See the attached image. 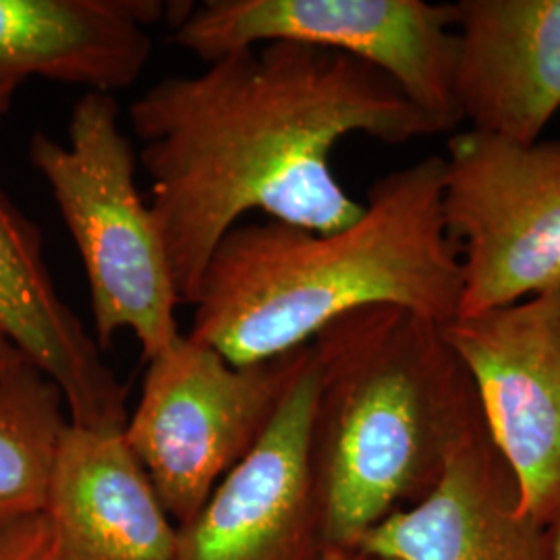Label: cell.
I'll return each instance as SVG.
<instances>
[{"label":"cell","mask_w":560,"mask_h":560,"mask_svg":"<svg viewBox=\"0 0 560 560\" xmlns=\"http://www.w3.org/2000/svg\"><path fill=\"white\" fill-rule=\"evenodd\" d=\"M548 544H546V560H560V513L546 529Z\"/></svg>","instance_id":"obj_20"},{"label":"cell","mask_w":560,"mask_h":560,"mask_svg":"<svg viewBox=\"0 0 560 560\" xmlns=\"http://www.w3.org/2000/svg\"><path fill=\"white\" fill-rule=\"evenodd\" d=\"M316 397L310 342L260 441L179 525L173 560H318L326 540L312 471Z\"/></svg>","instance_id":"obj_9"},{"label":"cell","mask_w":560,"mask_h":560,"mask_svg":"<svg viewBox=\"0 0 560 560\" xmlns=\"http://www.w3.org/2000/svg\"><path fill=\"white\" fill-rule=\"evenodd\" d=\"M173 42L200 57L268 42H301L363 60L441 125H460L455 104L453 4L425 0H203L173 20Z\"/></svg>","instance_id":"obj_7"},{"label":"cell","mask_w":560,"mask_h":560,"mask_svg":"<svg viewBox=\"0 0 560 560\" xmlns=\"http://www.w3.org/2000/svg\"><path fill=\"white\" fill-rule=\"evenodd\" d=\"M459 249L442 219V156L376 180L360 219L335 233L237 224L201 280L189 337L233 365L310 345L330 322L372 305L430 320L459 314Z\"/></svg>","instance_id":"obj_2"},{"label":"cell","mask_w":560,"mask_h":560,"mask_svg":"<svg viewBox=\"0 0 560 560\" xmlns=\"http://www.w3.org/2000/svg\"><path fill=\"white\" fill-rule=\"evenodd\" d=\"M318 397L312 471L328 544H358L421 501L483 423L476 386L441 322L372 305L312 340Z\"/></svg>","instance_id":"obj_3"},{"label":"cell","mask_w":560,"mask_h":560,"mask_svg":"<svg viewBox=\"0 0 560 560\" xmlns=\"http://www.w3.org/2000/svg\"><path fill=\"white\" fill-rule=\"evenodd\" d=\"M442 219L459 249L457 316L560 291V140L453 136Z\"/></svg>","instance_id":"obj_6"},{"label":"cell","mask_w":560,"mask_h":560,"mask_svg":"<svg viewBox=\"0 0 560 560\" xmlns=\"http://www.w3.org/2000/svg\"><path fill=\"white\" fill-rule=\"evenodd\" d=\"M318 560H397L374 552L361 544H324Z\"/></svg>","instance_id":"obj_17"},{"label":"cell","mask_w":560,"mask_h":560,"mask_svg":"<svg viewBox=\"0 0 560 560\" xmlns=\"http://www.w3.org/2000/svg\"><path fill=\"white\" fill-rule=\"evenodd\" d=\"M467 368L481 418L515 471L525 511L560 513V291L442 324Z\"/></svg>","instance_id":"obj_8"},{"label":"cell","mask_w":560,"mask_h":560,"mask_svg":"<svg viewBox=\"0 0 560 560\" xmlns=\"http://www.w3.org/2000/svg\"><path fill=\"white\" fill-rule=\"evenodd\" d=\"M305 351L307 345L275 360L233 365L214 347L180 335L148 361L122 439L177 527L260 441Z\"/></svg>","instance_id":"obj_5"},{"label":"cell","mask_w":560,"mask_h":560,"mask_svg":"<svg viewBox=\"0 0 560 560\" xmlns=\"http://www.w3.org/2000/svg\"><path fill=\"white\" fill-rule=\"evenodd\" d=\"M546 529L525 511L517 476L481 423L421 501L358 544L397 560H546Z\"/></svg>","instance_id":"obj_12"},{"label":"cell","mask_w":560,"mask_h":560,"mask_svg":"<svg viewBox=\"0 0 560 560\" xmlns=\"http://www.w3.org/2000/svg\"><path fill=\"white\" fill-rule=\"evenodd\" d=\"M25 361L27 360L21 355L20 351L9 340L0 337V376L11 372V370H15V368H20L21 363H25Z\"/></svg>","instance_id":"obj_19"},{"label":"cell","mask_w":560,"mask_h":560,"mask_svg":"<svg viewBox=\"0 0 560 560\" xmlns=\"http://www.w3.org/2000/svg\"><path fill=\"white\" fill-rule=\"evenodd\" d=\"M44 517L59 560H173L177 523L122 432L69 425Z\"/></svg>","instance_id":"obj_13"},{"label":"cell","mask_w":560,"mask_h":560,"mask_svg":"<svg viewBox=\"0 0 560 560\" xmlns=\"http://www.w3.org/2000/svg\"><path fill=\"white\" fill-rule=\"evenodd\" d=\"M119 117L113 94L85 92L71 108L67 143L38 131L30 161L80 252L98 347L131 330L150 361L180 339V301L159 224L136 185L138 150Z\"/></svg>","instance_id":"obj_4"},{"label":"cell","mask_w":560,"mask_h":560,"mask_svg":"<svg viewBox=\"0 0 560 560\" xmlns=\"http://www.w3.org/2000/svg\"><path fill=\"white\" fill-rule=\"evenodd\" d=\"M455 104L460 122L532 143L560 110V0H459Z\"/></svg>","instance_id":"obj_10"},{"label":"cell","mask_w":560,"mask_h":560,"mask_svg":"<svg viewBox=\"0 0 560 560\" xmlns=\"http://www.w3.org/2000/svg\"><path fill=\"white\" fill-rule=\"evenodd\" d=\"M0 337L59 388L71 425L122 432L127 388L102 358L94 335L60 298L38 226L2 189Z\"/></svg>","instance_id":"obj_11"},{"label":"cell","mask_w":560,"mask_h":560,"mask_svg":"<svg viewBox=\"0 0 560 560\" xmlns=\"http://www.w3.org/2000/svg\"><path fill=\"white\" fill-rule=\"evenodd\" d=\"M69 411L30 361L0 376V527L46 511Z\"/></svg>","instance_id":"obj_15"},{"label":"cell","mask_w":560,"mask_h":560,"mask_svg":"<svg viewBox=\"0 0 560 560\" xmlns=\"http://www.w3.org/2000/svg\"><path fill=\"white\" fill-rule=\"evenodd\" d=\"M180 305H196L221 241L249 212L335 233L358 221L332 171L342 138L399 145L442 133L378 69L301 42H268L154 83L129 106Z\"/></svg>","instance_id":"obj_1"},{"label":"cell","mask_w":560,"mask_h":560,"mask_svg":"<svg viewBox=\"0 0 560 560\" xmlns=\"http://www.w3.org/2000/svg\"><path fill=\"white\" fill-rule=\"evenodd\" d=\"M21 83H23V80L18 78V75L7 73V71H0V125H2V120L7 119L9 113H11Z\"/></svg>","instance_id":"obj_18"},{"label":"cell","mask_w":560,"mask_h":560,"mask_svg":"<svg viewBox=\"0 0 560 560\" xmlns=\"http://www.w3.org/2000/svg\"><path fill=\"white\" fill-rule=\"evenodd\" d=\"M161 0H0V71L113 94L140 80Z\"/></svg>","instance_id":"obj_14"},{"label":"cell","mask_w":560,"mask_h":560,"mask_svg":"<svg viewBox=\"0 0 560 560\" xmlns=\"http://www.w3.org/2000/svg\"><path fill=\"white\" fill-rule=\"evenodd\" d=\"M0 560H59L44 513L0 527Z\"/></svg>","instance_id":"obj_16"}]
</instances>
